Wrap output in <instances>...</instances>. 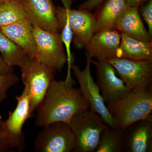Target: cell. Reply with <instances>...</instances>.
<instances>
[{"mask_svg": "<svg viewBox=\"0 0 152 152\" xmlns=\"http://www.w3.org/2000/svg\"><path fill=\"white\" fill-rule=\"evenodd\" d=\"M96 69L97 84L105 103H113L131 91L124 83L116 75L115 70L106 61H93Z\"/></svg>", "mask_w": 152, "mask_h": 152, "instance_id": "obj_10", "label": "cell"}, {"mask_svg": "<svg viewBox=\"0 0 152 152\" xmlns=\"http://www.w3.org/2000/svg\"><path fill=\"white\" fill-rule=\"evenodd\" d=\"M117 58L136 61H152V42H145L121 34Z\"/></svg>", "mask_w": 152, "mask_h": 152, "instance_id": "obj_18", "label": "cell"}, {"mask_svg": "<svg viewBox=\"0 0 152 152\" xmlns=\"http://www.w3.org/2000/svg\"><path fill=\"white\" fill-rule=\"evenodd\" d=\"M13 72V67L8 65L3 60L2 57L0 56V73H5Z\"/></svg>", "mask_w": 152, "mask_h": 152, "instance_id": "obj_28", "label": "cell"}, {"mask_svg": "<svg viewBox=\"0 0 152 152\" xmlns=\"http://www.w3.org/2000/svg\"><path fill=\"white\" fill-rule=\"evenodd\" d=\"M106 61L131 91L152 90V61L114 58Z\"/></svg>", "mask_w": 152, "mask_h": 152, "instance_id": "obj_5", "label": "cell"}, {"mask_svg": "<svg viewBox=\"0 0 152 152\" xmlns=\"http://www.w3.org/2000/svg\"><path fill=\"white\" fill-rule=\"evenodd\" d=\"M27 18L23 1H12L0 4V26H8Z\"/></svg>", "mask_w": 152, "mask_h": 152, "instance_id": "obj_21", "label": "cell"}, {"mask_svg": "<svg viewBox=\"0 0 152 152\" xmlns=\"http://www.w3.org/2000/svg\"><path fill=\"white\" fill-rule=\"evenodd\" d=\"M19 81V78L13 72L0 73V104L7 98L8 91Z\"/></svg>", "mask_w": 152, "mask_h": 152, "instance_id": "obj_23", "label": "cell"}, {"mask_svg": "<svg viewBox=\"0 0 152 152\" xmlns=\"http://www.w3.org/2000/svg\"><path fill=\"white\" fill-rule=\"evenodd\" d=\"M127 5L126 0H104L96 8L97 11L94 14L96 21L95 33L114 28L117 20Z\"/></svg>", "mask_w": 152, "mask_h": 152, "instance_id": "obj_17", "label": "cell"}, {"mask_svg": "<svg viewBox=\"0 0 152 152\" xmlns=\"http://www.w3.org/2000/svg\"><path fill=\"white\" fill-rule=\"evenodd\" d=\"M16 107L9 113L7 119L3 121L0 129L3 138L13 150L21 152L26 147V139L23 128L26 121L31 118L30 102L26 89L21 94L16 96Z\"/></svg>", "mask_w": 152, "mask_h": 152, "instance_id": "obj_6", "label": "cell"}, {"mask_svg": "<svg viewBox=\"0 0 152 152\" xmlns=\"http://www.w3.org/2000/svg\"><path fill=\"white\" fill-rule=\"evenodd\" d=\"M86 64L83 70L78 66L72 65L71 69L80 85L81 92L90 104V109L99 114L104 122L113 129H117L115 122L109 113L98 85L94 81L91 72V57L86 53Z\"/></svg>", "mask_w": 152, "mask_h": 152, "instance_id": "obj_8", "label": "cell"}, {"mask_svg": "<svg viewBox=\"0 0 152 152\" xmlns=\"http://www.w3.org/2000/svg\"><path fill=\"white\" fill-rule=\"evenodd\" d=\"M121 34L116 29H107L95 33L85 48L86 53L99 61L117 58Z\"/></svg>", "mask_w": 152, "mask_h": 152, "instance_id": "obj_13", "label": "cell"}, {"mask_svg": "<svg viewBox=\"0 0 152 152\" xmlns=\"http://www.w3.org/2000/svg\"><path fill=\"white\" fill-rule=\"evenodd\" d=\"M2 120V116L1 115L0 113V120Z\"/></svg>", "mask_w": 152, "mask_h": 152, "instance_id": "obj_31", "label": "cell"}, {"mask_svg": "<svg viewBox=\"0 0 152 152\" xmlns=\"http://www.w3.org/2000/svg\"><path fill=\"white\" fill-rule=\"evenodd\" d=\"M56 15L59 22L60 26V32L64 45L65 46L66 53L67 57L68 64V73L67 77L71 76V66L73 63V58L71 51V45L72 42V33L69 26L64 7H56Z\"/></svg>", "mask_w": 152, "mask_h": 152, "instance_id": "obj_22", "label": "cell"}, {"mask_svg": "<svg viewBox=\"0 0 152 152\" xmlns=\"http://www.w3.org/2000/svg\"><path fill=\"white\" fill-rule=\"evenodd\" d=\"M142 16L146 22L148 28V33L152 37V0L142 6L140 8Z\"/></svg>", "mask_w": 152, "mask_h": 152, "instance_id": "obj_24", "label": "cell"}, {"mask_svg": "<svg viewBox=\"0 0 152 152\" xmlns=\"http://www.w3.org/2000/svg\"><path fill=\"white\" fill-rule=\"evenodd\" d=\"M75 135L69 124L56 122L43 127L34 141L37 152H73L75 146Z\"/></svg>", "mask_w": 152, "mask_h": 152, "instance_id": "obj_9", "label": "cell"}, {"mask_svg": "<svg viewBox=\"0 0 152 152\" xmlns=\"http://www.w3.org/2000/svg\"><path fill=\"white\" fill-rule=\"evenodd\" d=\"M138 8L127 5L115 24L114 28L133 39L152 42L140 17Z\"/></svg>", "mask_w": 152, "mask_h": 152, "instance_id": "obj_16", "label": "cell"}, {"mask_svg": "<svg viewBox=\"0 0 152 152\" xmlns=\"http://www.w3.org/2000/svg\"><path fill=\"white\" fill-rule=\"evenodd\" d=\"M0 53L5 62L10 66L20 67L29 56L9 39L0 27Z\"/></svg>", "mask_w": 152, "mask_h": 152, "instance_id": "obj_19", "label": "cell"}, {"mask_svg": "<svg viewBox=\"0 0 152 152\" xmlns=\"http://www.w3.org/2000/svg\"><path fill=\"white\" fill-rule=\"evenodd\" d=\"M149 1V0H126V1L128 5L140 9Z\"/></svg>", "mask_w": 152, "mask_h": 152, "instance_id": "obj_27", "label": "cell"}, {"mask_svg": "<svg viewBox=\"0 0 152 152\" xmlns=\"http://www.w3.org/2000/svg\"><path fill=\"white\" fill-rule=\"evenodd\" d=\"M125 130L108 127L102 133L95 152H124Z\"/></svg>", "mask_w": 152, "mask_h": 152, "instance_id": "obj_20", "label": "cell"}, {"mask_svg": "<svg viewBox=\"0 0 152 152\" xmlns=\"http://www.w3.org/2000/svg\"><path fill=\"white\" fill-rule=\"evenodd\" d=\"M3 120H0V125H1V124Z\"/></svg>", "mask_w": 152, "mask_h": 152, "instance_id": "obj_32", "label": "cell"}, {"mask_svg": "<svg viewBox=\"0 0 152 152\" xmlns=\"http://www.w3.org/2000/svg\"><path fill=\"white\" fill-rule=\"evenodd\" d=\"M104 1V0H88L79 6L78 9L91 11L96 8Z\"/></svg>", "mask_w": 152, "mask_h": 152, "instance_id": "obj_25", "label": "cell"}, {"mask_svg": "<svg viewBox=\"0 0 152 152\" xmlns=\"http://www.w3.org/2000/svg\"><path fill=\"white\" fill-rule=\"evenodd\" d=\"M1 28L4 34L29 56L36 58L37 48L34 37V26L28 18Z\"/></svg>", "mask_w": 152, "mask_h": 152, "instance_id": "obj_15", "label": "cell"}, {"mask_svg": "<svg viewBox=\"0 0 152 152\" xmlns=\"http://www.w3.org/2000/svg\"><path fill=\"white\" fill-rule=\"evenodd\" d=\"M13 150L7 142L3 138L0 129V152H12Z\"/></svg>", "mask_w": 152, "mask_h": 152, "instance_id": "obj_26", "label": "cell"}, {"mask_svg": "<svg viewBox=\"0 0 152 152\" xmlns=\"http://www.w3.org/2000/svg\"><path fill=\"white\" fill-rule=\"evenodd\" d=\"M75 84L72 77L64 80H53L37 109L36 126L43 128L56 122L68 124L79 110L90 109V104L80 88L74 87Z\"/></svg>", "mask_w": 152, "mask_h": 152, "instance_id": "obj_1", "label": "cell"}, {"mask_svg": "<svg viewBox=\"0 0 152 152\" xmlns=\"http://www.w3.org/2000/svg\"><path fill=\"white\" fill-rule=\"evenodd\" d=\"M124 152H152V121L144 119L125 130Z\"/></svg>", "mask_w": 152, "mask_h": 152, "instance_id": "obj_14", "label": "cell"}, {"mask_svg": "<svg viewBox=\"0 0 152 152\" xmlns=\"http://www.w3.org/2000/svg\"><path fill=\"white\" fill-rule=\"evenodd\" d=\"M34 26L37 48L36 58L51 67L61 72L67 63L66 53L60 33L48 31Z\"/></svg>", "mask_w": 152, "mask_h": 152, "instance_id": "obj_7", "label": "cell"}, {"mask_svg": "<svg viewBox=\"0 0 152 152\" xmlns=\"http://www.w3.org/2000/svg\"><path fill=\"white\" fill-rule=\"evenodd\" d=\"M12 1H20L23 2V0H0V4L7 2Z\"/></svg>", "mask_w": 152, "mask_h": 152, "instance_id": "obj_30", "label": "cell"}, {"mask_svg": "<svg viewBox=\"0 0 152 152\" xmlns=\"http://www.w3.org/2000/svg\"><path fill=\"white\" fill-rule=\"evenodd\" d=\"M21 78L30 102L31 117L43 99L57 70L30 56L20 67Z\"/></svg>", "mask_w": 152, "mask_h": 152, "instance_id": "obj_3", "label": "cell"}, {"mask_svg": "<svg viewBox=\"0 0 152 152\" xmlns=\"http://www.w3.org/2000/svg\"><path fill=\"white\" fill-rule=\"evenodd\" d=\"M68 124L75 138V152H95L102 133L109 126L99 114L90 109L77 112Z\"/></svg>", "mask_w": 152, "mask_h": 152, "instance_id": "obj_4", "label": "cell"}, {"mask_svg": "<svg viewBox=\"0 0 152 152\" xmlns=\"http://www.w3.org/2000/svg\"><path fill=\"white\" fill-rule=\"evenodd\" d=\"M64 12L72 33V42L75 48L78 50L85 48L96 32L94 15L91 11L80 9L64 8Z\"/></svg>", "mask_w": 152, "mask_h": 152, "instance_id": "obj_11", "label": "cell"}, {"mask_svg": "<svg viewBox=\"0 0 152 152\" xmlns=\"http://www.w3.org/2000/svg\"><path fill=\"white\" fill-rule=\"evenodd\" d=\"M64 5L65 9H71V6L74 0H60Z\"/></svg>", "mask_w": 152, "mask_h": 152, "instance_id": "obj_29", "label": "cell"}, {"mask_svg": "<svg viewBox=\"0 0 152 152\" xmlns=\"http://www.w3.org/2000/svg\"><path fill=\"white\" fill-rule=\"evenodd\" d=\"M107 107L120 129L125 130L140 120H152V90L131 91Z\"/></svg>", "mask_w": 152, "mask_h": 152, "instance_id": "obj_2", "label": "cell"}, {"mask_svg": "<svg viewBox=\"0 0 152 152\" xmlns=\"http://www.w3.org/2000/svg\"><path fill=\"white\" fill-rule=\"evenodd\" d=\"M23 4L33 25L48 31L60 33L56 7L52 0H23Z\"/></svg>", "mask_w": 152, "mask_h": 152, "instance_id": "obj_12", "label": "cell"}]
</instances>
